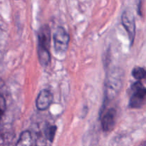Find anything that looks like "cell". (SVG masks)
<instances>
[{"label":"cell","instance_id":"4","mask_svg":"<svg viewBox=\"0 0 146 146\" xmlns=\"http://www.w3.org/2000/svg\"><path fill=\"white\" fill-rule=\"evenodd\" d=\"M118 71L111 72L109 76L107 78L106 84V94L108 99H113L121 89L122 86V80L118 76Z\"/></svg>","mask_w":146,"mask_h":146},{"label":"cell","instance_id":"6","mask_svg":"<svg viewBox=\"0 0 146 146\" xmlns=\"http://www.w3.org/2000/svg\"><path fill=\"white\" fill-rule=\"evenodd\" d=\"M121 19H122L123 25L128 33L130 41L132 45L133 44L135 36V22L133 14L130 11L126 10L123 13Z\"/></svg>","mask_w":146,"mask_h":146},{"label":"cell","instance_id":"13","mask_svg":"<svg viewBox=\"0 0 146 146\" xmlns=\"http://www.w3.org/2000/svg\"><path fill=\"white\" fill-rule=\"evenodd\" d=\"M141 4H142V0H139L138 3V13H140V11H141Z\"/></svg>","mask_w":146,"mask_h":146},{"label":"cell","instance_id":"8","mask_svg":"<svg viewBox=\"0 0 146 146\" xmlns=\"http://www.w3.org/2000/svg\"><path fill=\"white\" fill-rule=\"evenodd\" d=\"M53 101V95L48 90H42L36 101V106L37 109L39 111H45L46 110Z\"/></svg>","mask_w":146,"mask_h":146},{"label":"cell","instance_id":"1","mask_svg":"<svg viewBox=\"0 0 146 146\" xmlns=\"http://www.w3.org/2000/svg\"><path fill=\"white\" fill-rule=\"evenodd\" d=\"M38 57L40 63L43 66H46L50 62L49 45H50V29L47 26L41 28L38 32Z\"/></svg>","mask_w":146,"mask_h":146},{"label":"cell","instance_id":"9","mask_svg":"<svg viewBox=\"0 0 146 146\" xmlns=\"http://www.w3.org/2000/svg\"><path fill=\"white\" fill-rule=\"evenodd\" d=\"M145 70L141 67H135L132 71V76L138 80H142L145 77Z\"/></svg>","mask_w":146,"mask_h":146},{"label":"cell","instance_id":"10","mask_svg":"<svg viewBox=\"0 0 146 146\" xmlns=\"http://www.w3.org/2000/svg\"><path fill=\"white\" fill-rule=\"evenodd\" d=\"M56 129V126H54V125H50L46 130V136L47 139L49 140L51 142H52L54 141Z\"/></svg>","mask_w":146,"mask_h":146},{"label":"cell","instance_id":"2","mask_svg":"<svg viewBox=\"0 0 146 146\" xmlns=\"http://www.w3.org/2000/svg\"><path fill=\"white\" fill-rule=\"evenodd\" d=\"M15 146H46L41 135L30 131H25L20 135Z\"/></svg>","mask_w":146,"mask_h":146},{"label":"cell","instance_id":"3","mask_svg":"<svg viewBox=\"0 0 146 146\" xmlns=\"http://www.w3.org/2000/svg\"><path fill=\"white\" fill-rule=\"evenodd\" d=\"M69 35L65 29L63 27H58L54 34V49L57 53L62 54L67 50L69 44Z\"/></svg>","mask_w":146,"mask_h":146},{"label":"cell","instance_id":"12","mask_svg":"<svg viewBox=\"0 0 146 146\" xmlns=\"http://www.w3.org/2000/svg\"><path fill=\"white\" fill-rule=\"evenodd\" d=\"M9 142L4 133L0 130V146H9Z\"/></svg>","mask_w":146,"mask_h":146},{"label":"cell","instance_id":"7","mask_svg":"<svg viewBox=\"0 0 146 146\" xmlns=\"http://www.w3.org/2000/svg\"><path fill=\"white\" fill-rule=\"evenodd\" d=\"M117 112L114 108H110L104 114L101 120L102 128L105 132H108L113 130L116 121Z\"/></svg>","mask_w":146,"mask_h":146},{"label":"cell","instance_id":"5","mask_svg":"<svg viewBox=\"0 0 146 146\" xmlns=\"http://www.w3.org/2000/svg\"><path fill=\"white\" fill-rule=\"evenodd\" d=\"M133 94L130 98L129 106L133 108H139L145 103L146 89L141 83L136 82L132 87Z\"/></svg>","mask_w":146,"mask_h":146},{"label":"cell","instance_id":"14","mask_svg":"<svg viewBox=\"0 0 146 146\" xmlns=\"http://www.w3.org/2000/svg\"><path fill=\"white\" fill-rule=\"evenodd\" d=\"M143 146H145V144H143Z\"/></svg>","mask_w":146,"mask_h":146},{"label":"cell","instance_id":"11","mask_svg":"<svg viewBox=\"0 0 146 146\" xmlns=\"http://www.w3.org/2000/svg\"><path fill=\"white\" fill-rule=\"evenodd\" d=\"M6 111V101L4 97L0 94V119L4 115Z\"/></svg>","mask_w":146,"mask_h":146}]
</instances>
